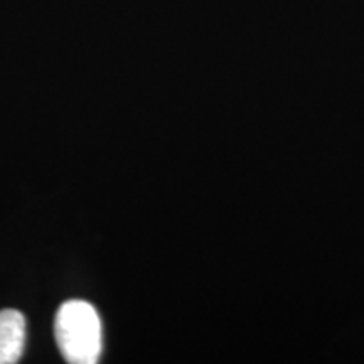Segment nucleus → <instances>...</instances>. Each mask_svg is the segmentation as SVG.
I'll use <instances>...</instances> for the list:
<instances>
[{"label":"nucleus","instance_id":"obj_1","mask_svg":"<svg viewBox=\"0 0 364 364\" xmlns=\"http://www.w3.org/2000/svg\"><path fill=\"white\" fill-rule=\"evenodd\" d=\"M54 332L63 358L71 364H95L102 354V321L85 300L65 302L56 314Z\"/></svg>","mask_w":364,"mask_h":364},{"label":"nucleus","instance_id":"obj_2","mask_svg":"<svg viewBox=\"0 0 364 364\" xmlns=\"http://www.w3.org/2000/svg\"><path fill=\"white\" fill-rule=\"evenodd\" d=\"M26 344V318L19 311H0V364L17 363Z\"/></svg>","mask_w":364,"mask_h":364}]
</instances>
